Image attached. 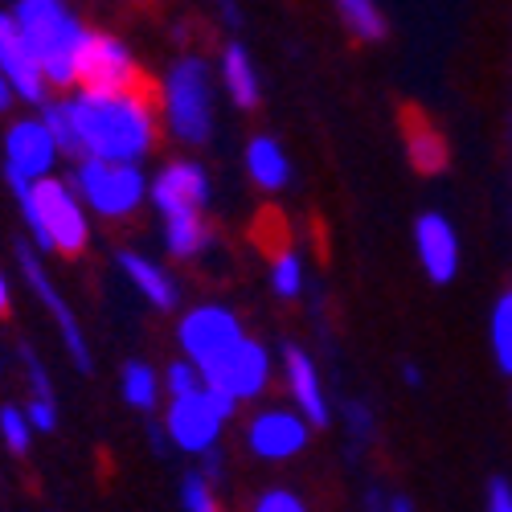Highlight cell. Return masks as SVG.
<instances>
[{
    "mask_svg": "<svg viewBox=\"0 0 512 512\" xmlns=\"http://www.w3.org/2000/svg\"><path fill=\"white\" fill-rule=\"evenodd\" d=\"M78 160L144 164L160 140V111L148 91H70Z\"/></svg>",
    "mask_w": 512,
    "mask_h": 512,
    "instance_id": "6da1fadb",
    "label": "cell"
},
{
    "mask_svg": "<svg viewBox=\"0 0 512 512\" xmlns=\"http://www.w3.org/2000/svg\"><path fill=\"white\" fill-rule=\"evenodd\" d=\"M13 25L25 41L29 58L37 62L50 91H74L78 87V58L91 37V25H82L78 13H70L62 0H21L9 9Z\"/></svg>",
    "mask_w": 512,
    "mask_h": 512,
    "instance_id": "7a4b0ae2",
    "label": "cell"
},
{
    "mask_svg": "<svg viewBox=\"0 0 512 512\" xmlns=\"http://www.w3.org/2000/svg\"><path fill=\"white\" fill-rule=\"evenodd\" d=\"M17 209L25 218L29 230V246L41 254H82L91 242V222H87V209L74 197L70 181L46 177L37 185L25 181H9Z\"/></svg>",
    "mask_w": 512,
    "mask_h": 512,
    "instance_id": "3957f363",
    "label": "cell"
},
{
    "mask_svg": "<svg viewBox=\"0 0 512 512\" xmlns=\"http://www.w3.org/2000/svg\"><path fill=\"white\" fill-rule=\"evenodd\" d=\"M160 127L173 140L201 148L213 136V70L205 58L185 54L168 66L164 82H160Z\"/></svg>",
    "mask_w": 512,
    "mask_h": 512,
    "instance_id": "277c9868",
    "label": "cell"
},
{
    "mask_svg": "<svg viewBox=\"0 0 512 512\" xmlns=\"http://www.w3.org/2000/svg\"><path fill=\"white\" fill-rule=\"evenodd\" d=\"M74 197L82 209L99 213L107 222H123L148 201V177L140 164H103V160H78L70 177Z\"/></svg>",
    "mask_w": 512,
    "mask_h": 512,
    "instance_id": "5b68a950",
    "label": "cell"
},
{
    "mask_svg": "<svg viewBox=\"0 0 512 512\" xmlns=\"http://www.w3.org/2000/svg\"><path fill=\"white\" fill-rule=\"evenodd\" d=\"M234 410L238 406H230L213 390H197L189 398H177L164 410V439L177 451H189V455H213V447H218V439L226 431V422L234 418Z\"/></svg>",
    "mask_w": 512,
    "mask_h": 512,
    "instance_id": "8992f818",
    "label": "cell"
},
{
    "mask_svg": "<svg viewBox=\"0 0 512 512\" xmlns=\"http://www.w3.org/2000/svg\"><path fill=\"white\" fill-rule=\"evenodd\" d=\"M271 373H275L271 349L263 340L242 336L226 357H218L209 369H201V381H205V390L226 398L230 406H242V402H254L271 386Z\"/></svg>",
    "mask_w": 512,
    "mask_h": 512,
    "instance_id": "52a82bcc",
    "label": "cell"
},
{
    "mask_svg": "<svg viewBox=\"0 0 512 512\" xmlns=\"http://www.w3.org/2000/svg\"><path fill=\"white\" fill-rule=\"evenodd\" d=\"M242 336H246V328H242L238 312L226 308V304L189 308V312L181 316V324H177V345H181L185 361H189L197 373L209 369L218 357H226Z\"/></svg>",
    "mask_w": 512,
    "mask_h": 512,
    "instance_id": "ba28073f",
    "label": "cell"
},
{
    "mask_svg": "<svg viewBox=\"0 0 512 512\" xmlns=\"http://www.w3.org/2000/svg\"><path fill=\"white\" fill-rule=\"evenodd\" d=\"M78 91H144V70L119 37L91 29L78 58Z\"/></svg>",
    "mask_w": 512,
    "mask_h": 512,
    "instance_id": "9c48e42d",
    "label": "cell"
},
{
    "mask_svg": "<svg viewBox=\"0 0 512 512\" xmlns=\"http://www.w3.org/2000/svg\"><path fill=\"white\" fill-rule=\"evenodd\" d=\"M17 267H21L25 283H29V291H33L37 300H41V308H46V312L54 316V324H58V332H62V345H66L70 361H74L82 373H91V369H95V357H91L87 336H82V328H78V320H74L70 304L62 300V291L54 287L50 271L41 267V254H37L29 242H21V246H17Z\"/></svg>",
    "mask_w": 512,
    "mask_h": 512,
    "instance_id": "30bf717a",
    "label": "cell"
},
{
    "mask_svg": "<svg viewBox=\"0 0 512 512\" xmlns=\"http://www.w3.org/2000/svg\"><path fill=\"white\" fill-rule=\"evenodd\" d=\"M54 164H58V148L46 132V123L37 115L9 123L5 132V181H25L37 185L54 177Z\"/></svg>",
    "mask_w": 512,
    "mask_h": 512,
    "instance_id": "8fae6325",
    "label": "cell"
},
{
    "mask_svg": "<svg viewBox=\"0 0 512 512\" xmlns=\"http://www.w3.org/2000/svg\"><path fill=\"white\" fill-rule=\"evenodd\" d=\"M312 439V426L283 406H267L246 422V447L254 459H267V463H283L295 459Z\"/></svg>",
    "mask_w": 512,
    "mask_h": 512,
    "instance_id": "7c38bea8",
    "label": "cell"
},
{
    "mask_svg": "<svg viewBox=\"0 0 512 512\" xmlns=\"http://www.w3.org/2000/svg\"><path fill=\"white\" fill-rule=\"evenodd\" d=\"M148 201L160 218H181V213H201L209 201V177L197 160H173L148 181Z\"/></svg>",
    "mask_w": 512,
    "mask_h": 512,
    "instance_id": "4fadbf2b",
    "label": "cell"
},
{
    "mask_svg": "<svg viewBox=\"0 0 512 512\" xmlns=\"http://www.w3.org/2000/svg\"><path fill=\"white\" fill-rule=\"evenodd\" d=\"M414 250H418V263H422L426 279H431L435 287L455 283L463 254H459V234L447 222V213H439V209L418 213V222H414Z\"/></svg>",
    "mask_w": 512,
    "mask_h": 512,
    "instance_id": "5bb4252c",
    "label": "cell"
},
{
    "mask_svg": "<svg viewBox=\"0 0 512 512\" xmlns=\"http://www.w3.org/2000/svg\"><path fill=\"white\" fill-rule=\"evenodd\" d=\"M0 78L13 87L17 99L33 103V107H46L50 103V87H46V78H41L37 62L29 58L25 50V41L13 25V13L0 9Z\"/></svg>",
    "mask_w": 512,
    "mask_h": 512,
    "instance_id": "9a60e30c",
    "label": "cell"
},
{
    "mask_svg": "<svg viewBox=\"0 0 512 512\" xmlns=\"http://www.w3.org/2000/svg\"><path fill=\"white\" fill-rule=\"evenodd\" d=\"M283 381H287V394L295 402V414H300L312 431L332 422V406L324 398V386H320V373L312 365V357L300 349V345H287L283 349Z\"/></svg>",
    "mask_w": 512,
    "mask_h": 512,
    "instance_id": "2e32d148",
    "label": "cell"
},
{
    "mask_svg": "<svg viewBox=\"0 0 512 512\" xmlns=\"http://www.w3.org/2000/svg\"><path fill=\"white\" fill-rule=\"evenodd\" d=\"M115 263H119V271L127 275V283H132L156 312H173V308L181 304V287H177V279L168 275L160 263L144 259V254H136V250H119V254H115Z\"/></svg>",
    "mask_w": 512,
    "mask_h": 512,
    "instance_id": "e0dca14e",
    "label": "cell"
},
{
    "mask_svg": "<svg viewBox=\"0 0 512 512\" xmlns=\"http://www.w3.org/2000/svg\"><path fill=\"white\" fill-rule=\"evenodd\" d=\"M402 140H406L410 164L418 168L422 177H435V173L447 168V140L422 111H406L402 115Z\"/></svg>",
    "mask_w": 512,
    "mask_h": 512,
    "instance_id": "ac0fdd59",
    "label": "cell"
},
{
    "mask_svg": "<svg viewBox=\"0 0 512 512\" xmlns=\"http://www.w3.org/2000/svg\"><path fill=\"white\" fill-rule=\"evenodd\" d=\"M242 160H246V177L259 185L263 193L287 189V181H291V160H287V152H283V144H279L275 136H250Z\"/></svg>",
    "mask_w": 512,
    "mask_h": 512,
    "instance_id": "d6986e66",
    "label": "cell"
},
{
    "mask_svg": "<svg viewBox=\"0 0 512 512\" xmlns=\"http://www.w3.org/2000/svg\"><path fill=\"white\" fill-rule=\"evenodd\" d=\"M222 91L230 95V103L238 111H254L263 99V87H259V70H254L246 46H238V41H230V46L222 50Z\"/></svg>",
    "mask_w": 512,
    "mask_h": 512,
    "instance_id": "ffe728a7",
    "label": "cell"
},
{
    "mask_svg": "<svg viewBox=\"0 0 512 512\" xmlns=\"http://www.w3.org/2000/svg\"><path fill=\"white\" fill-rule=\"evenodd\" d=\"M119 394H123V402L132 406V410H144V414L156 410L160 406V394H164L160 373L152 365H144V361H127L123 373H119Z\"/></svg>",
    "mask_w": 512,
    "mask_h": 512,
    "instance_id": "44dd1931",
    "label": "cell"
},
{
    "mask_svg": "<svg viewBox=\"0 0 512 512\" xmlns=\"http://www.w3.org/2000/svg\"><path fill=\"white\" fill-rule=\"evenodd\" d=\"M164 246L173 259H193L209 246V226L201 213H181V218H164Z\"/></svg>",
    "mask_w": 512,
    "mask_h": 512,
    "instance_id": "7402d4cb",
    "label": "cell"
},
{
    "mask_svg": "<svg viewBox=\"0 0 512 512\" xmlns=\"http://www.w3.org/2000/svg\"><path fill=\"white\" fill-rule=\"evenodd\" d=\"M336 17L345 21V29H349L357 41H381V37L390 33L386 13H381V5H373V0H340Z\"/></svg>",
    "mask_w": 512,
    "mask_h": 512,
    "instance_id": "603a6c76",
    "label": "cell"
},
{
    "mask_svg": "<svg viewBox=\"0 0 512 512\" xmlns=\"http://www.w3.org/2000/svg\"><path fill=\"white\" fill-rule=\"evenodd\" d=\"M488 340H492V361H496V369L512 377V287L492 304Z\"/></svg>",
    "mask_w": 512,
    "mask_h": 512,
    "instance_id": "cb8c5ba5",
    "label": "cell"
},
{
    "mask_svg": "<svg viewBox=\"0 0 512 512\" xmlns=\"http://www.w3.org/2000/svg\"><path fill=\"white\" fill-rule=\"evenodd\" d=\"M267 279H271V291L279 300H300L304 295V259L295 250H279L267 267Z\"/></svg>",
    "mask_w": 512,
    "mask_h": 512,
    "instance_id": "d4e9b609",
    "label": "cell"
},
{
    "mask_svg": "<svg viewBox=\"0 0 512 512\" xmlns=\"http://www.w3.org/2000/svg\"><path fill=\"white\" fill-rule=\"evenodd\" d=\"M37 119L46 123V132H50L58 156H78V136H74V119H70V111H66V99H50L46 107H41Z\"/></svg>",
    "mask_w": 512,
    "mask_h": 512,
    "instance_id": "484cf974",
    "label": "cell"
},
{
    "mask_svg": "<svg viewBox=\"0 0 512 512\" xmlns=\"http://www.w3.org/2000/svg\"><path fill=\"white\" fill-rule=\"evenodd\" d=\"M0 439H5V447L13 455H25L29 443H33V426L25 418L21 406H0Z\"/></svg>",
    "mask_w": 512,
    "mask_h": 512,
    "instance_id": "4316f807",
    "label": "cell"
},
{
    "mask_svg": "<svg viewBox=\"0 0 512 512\" xmlns=\"http://www.w3.org/2000/svg\"><path fill=\"white\" fill-rule=\"evenodd\" d=\"M160 386H164V394H168V402H177V398H189V394H197V390H205V381H201V373L181 357V361H173L164 369V377H160Z\"/></svg>",
    "mask_w": 512,
    "mask_h": 512,
    "instance_id": "83f0119b",
    "label": "cell"
},
{
    "mask_svg": "<svg viewBox=\"0 0 512 512\" xmlns=\"http://www.w3.org/2000/svg\"><path fill=\"white\" fill-rule=\"evenodd\" d=\"M181 508L185 512H218V500H213V488H209V480L205 476H185V484H181Z\"/></svg>",
    "mask_w": 512,
    "mask_h": 512,
    "instance_id": "f1b7e54d",
    "label": "cell"
},
{
    "mask_svg": "<svg viewBox=\"0 0 512 512\" xmlns=\"http://www.w3.org/2000/svg\"><path fill=\"white\" fill-rule=\"evenodd\" d=\"M250 512H308V504L287 488H267L259 500L250 504Z\"/></svg>",
    "mask_w": 512,
    "mask_h": 512,
    "instance_id": "f546056e",
    "label": "cell"
},
{
    "mask_svg": "<svg viewBox=\"0 0 512 512\" xmlns=\"http://www.w3.org/2000/svg\"><path fill=\"white\" fill-rule=\"evenodd\" d=\"M21 410H25L29 426H33V435H37V431L50 435L54 426H58V406H54V398H29V406H21Z\"/></svg>",
    "mask_w": 512,
    "mask_h": 512,
    "instance_id": "4dcf8cb0",
    "label": "cell"
},
{
    "mask_svg": "<svg viewBox=\"0 0 512 512\" xmlns=\"http://www.w3.org/2000/svg\"><path fill=\"white\" fill-rule=\"evenodd\" d=\"M21 365H25L29 386H33V398H54V390H50V373L41 369V361H37V353H33L29 345H21Z\"/></svg>",
    "mask_w": 512,
    "mask_h": 512,
    "instance_id": "1f68e13d",
    "label": "cell"
},
{
    "mask_svg": "<svg viewBox=\"0 0 512 512\" xmlns=\"http://www.w3.org/2000/svg\"><path fill=\"white\" fill-rule=\"evenodd\" d=\"M345 426H349V435L361 443V439H369L373 435V414H369V406H361V402H345Z\"/></svg>",
    "mask_w": 512,
    "mask_h": 512,
    "instance_id": "d6a6232c",
    "label": "cell"
},
{
    "mask_svg": "<svg viewBox=\"0 0 512 512\" xmlns=\"http://www.w3.org/2000/svg\"><path fill=\"white\" fill-rule=\"evenodd\" d=\"M488 512H512V484L504 476L488 484Z\"/></svg>",
    "mask_w": 512,
    "mask_h": 512,
    "instance_id": "836d02e7",
    "label": "cell"
},
{
    "mask_svg": "<svg viewBox=\"0 0 512 512\" xmlns=\"http://www.w3.org/2000/svg\"><path fill=\"white\" fill-rule=\"evenodd\" d=\"M13 312V287H9V275L0 271V316Z\"/></svg>",
    "mask_w": 512,
    "mask_h": 512,
    "instance_id": "e575fe53",
    "label": "cell"
},
{
    "mask_svg": "<svg viewBox=\"0 0 512 512\" xmlns=\"http://www.w3.org/2000/svg\"><path fill=\"white\" fill-rule=\"evenodd\" d=\"M13 103H17V95H13V87L5 78H0V115H9L13 111Z\"/></svg>",
    "mask_w": 512,
    "mask_h": 512,
    "instance_id": "d590c367",
    "label": "cell"
},
{
    "mask_svg": "<svg viewBox=\"0 0 512 512\" xmlns=\"http://www.w3.org/2000/svg\"><path fill=\"white\" fill-rule=\"evenodd\" d=\"M402 377H406V386H410V390H418V386H422V373H418V365H402Z\"/></svg>",
    "mask_w": 512,
    "mask_h": 512,
    "instance_id": "8d00e7d4",
    "label": "cell"
},
{
    "mask_svg": "<svg viewBox=\"0 0 512 512\" xmlns=\"http://www.w3.org/2000/svg\"><path fill=\"white\" fill-rule=\"evenodd\" d=\"M386 512H414V504H410L406 496H390V500H386Z\"/></svg>",
    "mask_w": 512,
    "mask_h": 512,
    "instance_id": "74e56055",
    "label": "cell"
}]
</instances>
